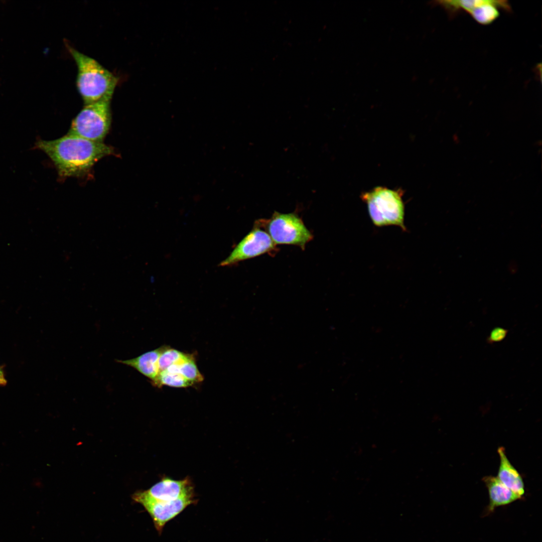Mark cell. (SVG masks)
Instances as JSON below:
<instances>
[{"label":"cell","instance_id":"2e32d148","mask_svg":"<svg viewBox=\"0 0 542 542\" xmlns=\"http://www.w3.org/2000/svg\"><path fill=\"white\" fill-rule=\"evenodd\" d=\"M7 383V380L5 376L4 372L0 366V385L4 386Z\"/></svg>","mask_w":542,"mask_h":542},{"label":"cell","instance_id":"6da1fadb","mask_svg":"<svg viewBox=\"0 0 542 542\" xmlns=\"http://www.w3.org/2000/svg\"><path fill=\"white\" fill-rule=\"evenodd\" d=\"M34 148L45 153L61 178L83 177L102 158L114 155V149L103 142H94L67 133L59 139L38 140Z\"/></svg>","mask_w":542,"mask_h":542},{"label":"cell","instance_id":"5b68a950","mask_svg":"<svg viewBox=\"0 0 542 542\" xmlns=\"http://www.w3.org/2000/svg\"><path fill=\"white\" fill-rule=\"evenodd\" d=\"M255 223L264 229L277 245H292L304 249L313 235L302 218L295 213L275 211L269 219H260Z\"/></svg>","mask_w":542,"mask_h":542},{"label":"cell","instance_id":"4fadbf2b","mask_svg":"<svg viewBox=\"0 0 542 542\" xmlns=\"http://www.w3.org/2000/svg\"><path fill=\"white\" fill-rule=\"evenodd\" d=\"M193 358L191 354L171 348L167 346L159 357V373L166 369L172 365L182 363Z\"/></svg>","mask_w":542,"mask_h":542},{"label":"cell","instance_id":"5bb4252c","mask_svg":"<svg viewBox=\"0 0 542 542\" xmlns=\"http://www.w3.org/2000/svg\"><path fill=\"white\" fill-rule=\"evenodd\" d=\"M177 370L193 384L203 380V376L197 368L194 358L183 363L177 364Z\"/></svg>","mask_w":542,"mask_h":542},{"label":"cell","instance_id":"8992f818","mask_svg":"<svg viewBox=\"0 0 542 542\" xmlns=\"http://www.w3.org/2000/svg\"><path fill=\"white\" fill-rule=\"evenodd\" d=\"M277 245L266 231L255 223L253 228L236 245L230 254L220 263L229 266L265 253L277 251Z\"/></svg>","mask_w":542,"mask_h":542},{"label":"cell","instance_id":"52a82bcc","mask_svg":"<svg viewBox=\"0 0 542 542\" xmlns=\"http://www.w3.org/2000/svg\"><path fill=\"white\" fill-rule=\"evenodd\" d=\"M133 498L136 501L141 503L148 511L159 531L162 530L164 525L168 521L194 501V495L184 497L172 501H157L147 497L142 491L135 493Z\"/></svg>","mask_w":542,"mask_h":542},{"label":"cell","instance_id":"7c38bea8","mask_svg":"<svg viewBox=\"0 0 542 542\" xmlns=\"http://www.w3.org/2000/svg\"><path fill=\"white\" fill-rule=\"evenodd\" d=\"M152 383L154 385L159 387L163 385L175 387H186L194 384L185 378L180 373L169 371L166 370L159 372Z\"/></svg>","mask_w":542,"mask_h":542},{"label":"cell","instance_id":"3957f363","mask_svg":"<svg viewBox=\"0 0 542 542\" xmlns=\"http://www.w3.org/2000/svg\"><path fill=\"white\" fill-rule=\"evenodd\" d=\"M361 199L367 205L373 224L378 227L395 225L405 231L404 206L402 192L383 187H377L362 193Z\"/></svg>","mask_w":542,"mask_h":542},{"label":"cell","instance_id":"7a4b0ae2","mask_svg":"<svg viewBox=\"0 0 542 542\" xmlns=\"http://www.w3.org/2000/svg\"><path fill=\"white\" fill-rule=\"evenodd\" d=\"M65 44L77 67L76 86L84 104L112 98L117 78L93 58Z\"/></svg>","mask_w":542,"mask_h":542},{"label":"cell","instance_id":"9a60e30c","mask_svg":"<svg viewBox=\"0 0 542 542\" xmlns=\"http://www.w3.org/2000/svg\"><path fill=\"white\" fill-rule=\"evenodd\" d=\"M508 332V330L505 328L495 327L491 331L487 338V342L490 344L501 342L506 338Z\"/></svg>","mask_w":542,"mask_h":542},{"label":"cell","instance_id":"9c48e42d","mask_svg":"<svg viewBox=\"0 0 542 542\" xmlns=\"http://www.w3.org/2000/svg\"><path fill=\"white\" fill-rule=\"evenodd\" d=\"M482 480L487 487L489 499L487 514L493 512L498 507L508 505L522 498L495 476H486L482 478Z\"/></svg>","mask_w":542,"mask_h":542},{"label":"cell","instance_id":"30bf717a","mask_svg":"<svg viewBox=\"0 0 542 542\" xmlns=\"http://www.w3.org/2000/svg\"><path fill=\"white\" fill-rule=\"evenodd\" d=\"M497 452L500 463L496 477L505 486L522 498L525 494L522 477L508 460L504 448L499 447Z\"/></svg>","mask_w":542,"mask_h":542},{"label":"cell","instance_id":"8fae6325","mask_svg":"<svg viewBox=\"0 0 542 542\" xmlns=\"http://www.w3.org/2000/svg\"><path fill=\"white\" fill-rule=\"evenodd\" d=\"M166 347L167 346L160 347L130 359L116 361L134 368L153 382L159 374L160 356Z\"/></svg>","mask_w":542,"mask_h":542},{"label":"cell","instance_id":"ba28073f","mask_svg":"<svg viewBox=\"0 0 542 542\" xmlns=\"http://www.w3.org/2000/svg\"><path fill=\"white\" fill-rule=\"evenodd\" d=\"M142 492L149 498L162 502L193 495V487L188 478L182 480L163 478L148 490Z\"/></svg>","mask_w":542,"mask_h":542},{"label":"cell","instance_id":"277c9868","mask_svg":"<svg viewBox=\"0 0 542 542\" xmlns=\"http://www.w3.org/2000/svg\"><path fill=\"white\" fill-rule=\"evenodd\" d=\"M111 98L85 104L73 119L68 134L94 142H103L109 130Z\"/></svg>","mask_w":542,"mask_h":542}]
</instances>
